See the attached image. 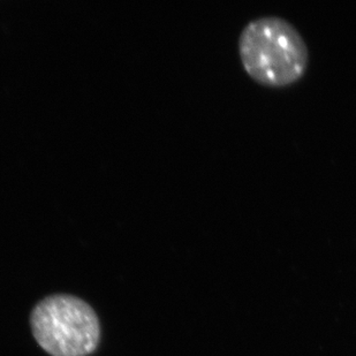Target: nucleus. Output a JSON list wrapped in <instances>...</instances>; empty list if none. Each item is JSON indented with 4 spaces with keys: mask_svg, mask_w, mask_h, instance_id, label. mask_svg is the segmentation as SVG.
<instances>
[{
    "mask_svg": "<svg viewBox=\"0 0 356 356\" xmlns=\"http://www.w3.org/2000/svg\"><path fill=\"white\" fill-rule=\"evenodd\" d=\"M29 324L38 346L51 356H89L101 343L97 313L72 294H51L40 300Z\"/></svg>",
    "mask_w": 356,
    "mask_h": 356,
    "instance_id": "2",
    "label": "nucleus"
},
{
    "mask_svg": "<svg viewBox=\"0 0 356 356\" xmlns=\"http://www.w3.org/2000/svg\"><path fill=\"white\" fill-rule=\"evenodd\" d=\"M238 54L247 74L263 86L285 87L302 78L309 50L289 21L276 15L256 17L238 36Z\"/></svg>",
    "mask_w": 356,
    "mask_h": 356,
    "instance_id": "1",
    "label": "nucleus"
}]
</instances>
